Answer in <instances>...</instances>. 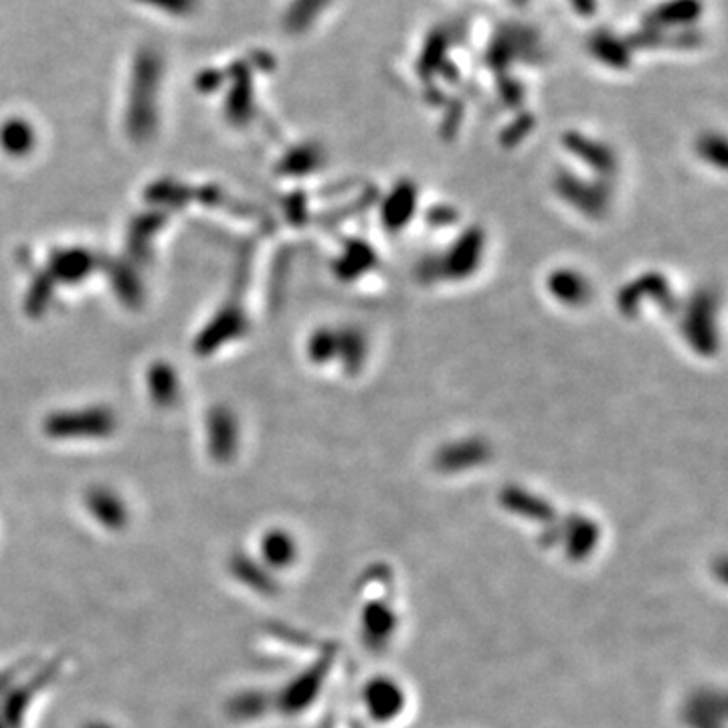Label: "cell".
<instances>
[{"mask_svg": "<svg viewBox=\"0 0 728 728\" xmlns=\"http://www.w3.org/2000/svg\"><path fill=\"white\" fill-rule=\"evenodd\" d=\"M573 3H575V7H577L579 11H583V13H591V11H593V7H595L593 0H573Z\"/></svg>", "mask_w": 728, "mask_h": 728, "instance_id": "7a4b0ae2", "label": "cell"}, {"mask_svg": "<svg viewBox=\"0 0 728 728\" xmlns=\"http://www.w3.org/2000/svg\"><path fill=\"white\" fill-rule=\"evenodd\" d=\"M698 15V3L696 0H676V3L662 5L654 13V23L658 25H672V23H686Z\"/></svg>", "mask_w": 728, "mask_h": 728, "instance_id": "6da1fadb", "label": "cell"}]
</instances>
